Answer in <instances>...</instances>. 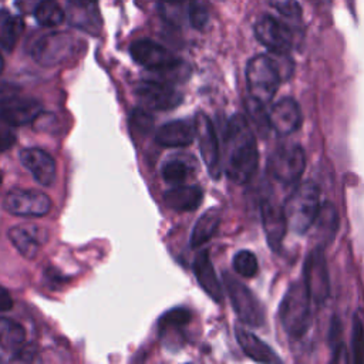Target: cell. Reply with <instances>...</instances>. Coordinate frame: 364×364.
<instances>
[{
	"label": "cell",
	"mask_w": 364,
	"mask_h": 364,
	"mask_svg": "<svg viewBox=\"0 0 364 364\" xmlns=\"http://www.w3.org/2000/svg\"><path fill=\"white\" fill-rule=\"evenodd\" d=\"M259 152L256 138L242 114L229 118L225 129V172L235 183H246L256 172Z\"/></svg>",
	"instance_id": "obj_1"
},
{
	"label": "cell",
	"mask_w": 364,
	"mask_h": 364,
	"mask_svg": "<svg viewBox=\"0 0 364 364\" xmlns=\"http://www.w3.org/2000/svg\"><path fill=\"white\" fill-rule=\"evenodd\" d=\"M129 53L135 63L159 75V78L154 80L171 82L188 77L186 64L154 40L141 38L134 41L129 47Z\"/></svg>",
	"instance_id": "obj_2"
},
{
	"label": "cell",
	"mask_w": 364,
	"mask_h": 364,
	"mask_svg": "<svg viewBox=\"0 0 364 364\" xmlns=\"http://www.w3.org/2000/svg\"><path fill=\"white\" fill-rule=\"evenodd\" d=\"M287 226L299 233H306L314 223L320 209V189L309 181L299 183L283 205Z\"/></svg>",
	"instance_id": "obj_3"
},
{
	"label": "cell",
	"mask_w": 364,
	"mask_h": 364,
	"mask_svg": "<svg viewBox=\"0 0 364 364\" xmlns=\"http://www.w3.org/2000/svg\"><path fill=\"white\" fill-rule=\"evenodd\" d=\"M283 78L279 63L266 54H257L246 65V82L252 98L267 105Z\"/></svg>",
	"instance_id": "obj_4"
},
{
	"label": "cell",
	"mask_w": 364,
	"mask_h": 364,
	"mask_svg": "<svg viewBox=\"0 0 364 364\" xmlns=\"http://www.w3.org/2000/svg\"><path fill=\"white\" fill-rule=\"evenodd\" d=\"M310 296L303 282L293 283L280 303L279 317L283 328L291 337H301L310 327Z\"/></svg>",
	"instance_id": "obj_5"
},
{
	"label": "cell",
	"mask_w": 364,
	"mask_h": 364,
	"mask_svg": "<svg viewBox=\"0 0 364 364\" xmlns=\"http://www.w3.org/2000/svg\"><path fill=\"white\" fill-rule=\"evenodd\" d=\"M306 168V154L300 145H280L267 158V173L283 185H294Z\"/></svg>",
	"instance_id": "obj_6"
},
{
	"label": "cell",
	"mask_w": 364,
	"mask_h": 364,
	"mask_svg": "<svg viewBox=\"0 0 364 364\" xmlns=\"http://www.w3.org/2000/svg\"><path fill=\"white\" fill-rule=\"evenodd\" d=\"M223 283L237 317L247 326L260 327L264 323V310L252 290L229 273L223 274Z\"/></svg>",
	"instance_id": "obj_7"
},
{
	"label": "cell",
	"mask_w": 364,
	"mask_h": 364,
	"mask_svg": "<svg viewBox=\"0 0 364 364\" xmlns=\"http://www.w3.org/2000/svg\"><path fill=\"white\" fill-rule=\"evenodd\" d=\"M303 283L314 303L320 304L327 300L330 294V276L326 255L320 245L306 257L303 266Z\"/></svg>",
	"instance_id": "obj_8"
},
{
	"label": "cell",
	"mask_w": 364,
	"mask_h": 364,
	"mask_svg": "<svg viewBox=\"0 0 364 364\" xmlns=\"http://www.w3.org/2000/svg\"><path fill=\"white\" fill-rule=\"evenodd\" d=\"M195 129L199 141V151L202 161L213 179H219L222 173L220 164V149L219 141L215 131V127L208 115L203 112H198L195 117Z\"/></svg>",
	"instance_id": "obj_9"
},
{
	"label": "cell",
	"mask_w": 364,
	"mask_h": 364,
	"mask_svg": "<svg viewBox=\"0 0 364 364\" xmlns=\"http://www.w3.org/2000/svg\"><path fill=\"white\" fill-rule=\"evenodd\" d=\"M136 97L151 109L168 111L182 102V92L169 82L159 80H142L135 85Z\"/></svg>",
	"instance_id": "obj_10"
},
{
	"label": "cell",
	"mask_w": 364,
	"mask_h": 364,
	"mask_svg": "<svg viewBox=\"0 0 364 364\" xmlns=\"http://www.w3.org/2000/svg\"><path fill=\"white\" fill-rule=\"evenodd\" d=\"M255 37L270 53L286 55L293 44V36L287 26L272 16H262L255 24Z\"/></svg>",
	"instance_id": "obj_11"
},
{
	"label": "cell",
	"mask_w": 364,
	"mask_h": 364,
	"mask_svg": "<svg viewBox=\"0 0 364 364\" xmlns=\"http://www.w3.org/2000/svg\"><path fill=\"white\" fill-rule=\"evenodd\" d=\"M4 209L17 216L40 218L50 212V198L36 189H11L4 198Z\"/></svg>",
	"instance_id": "obj_12"
},
{
	"label": "cell",
	"mask_w": 364,
	"mask_h": 364,
	"mask_svg": "<svg viewBox=\"0 0 364 364\" xmlns=\"http://www.w3.org/2000/svg\"><path fill=\"white\" fill-rule=\"evenodd\" d=\"M74 53V38L64 33L47 34L33 46L31 55L41 65H55Z\"/></svg>",
	"instance_id": "obj_13"
},
{
	"label": "cell",
	"mask_w": 364,
	"mask_h": 364,
	"mask_svg": "<svg viewBox=\"0 0 364 364\" xmlns=\"http://www.w3.org/2000/svg\"><path fill=\"white\" fill-rule=\"evenodd\" d=\"M262 225L272 250L279 252L282 247L283 237L287 230V220L284 216V209L282 205L276 203L272 198H266L260 205Z\"/></svg>",
	"instance_id": "obj_14"
},
{
	"label": "cell",
	"mask_w": 364,
	"mask_h": 364,
	"mask_svg": "<svg viewBox=\"0 0 364 364\" xmlns=\"http://www.w3.org/2000/svg\"><path fill=\"white\" fill-rule=\"evenodd\" d=\"M41 114L40 101L28 97H13L0 105V119L13 125L21 127L33 122Z\"/></svg>",
	"instance_id": "obj_15"
},
{
	"label": "cell",
	"mask_w": 364,
	"mask_h": 364,
	"mask_svg": "<svg viewBox=\"0 0 364 364\" xmlns=\"http://www.w3.org/2000/svg\"><path fill=\"white\" fill-rule=\"evenodd\" d=\"M270 127L280 135H289L300 128L301 109L299 102L291 97L279 100L269 112Z\"/></svg>",
	"instance_id": "obj_16"
},
{
	"label": "cell",
	"mask_w": 364,
	"mask_h": 364,
	"mask_svg": "<svg viewBox=\"0 0 364 364\" xmlns=\"http://www.w3.org/2000/svg\"><path fill=\"white\" fill-rule=\"evenodd\" d=\"M20 161L40 185L50 186L55 181V161L46 151L40 148L21 149Z\"/></svg>",
	"instance_id": "obj_17"
},
{
	"label": "cell",
	"mask_w": 364,
	"mask_h": 364,
	"mask_svg": "<svg viewBox=\"0 0 364 364\" xmlns=\"http://www.w3.org/2000/svg\"><path fill=\"white\" fill-rule=\"evenodd\" d=\"M196 136L195 122L186 119H175L164 124L155 135L158 145L165 148H181L188 146Z\"/></svg>",
	"instance_id": "obj_18"
},
{
	"label": "cell",
	"mask_w": 364,
	"mask_h": 364,
	"mask_svg": "<svg viewBox=\"0 0 364 364\" xmlns=\"http://www.w3.org/2000/svg\"><path fill=\"white\" fill-rule=\"evenodd\" d=\"M193 272L195 277L199 283V286L203 289V291L216 303H220L223 299V291L220 282L216 276L215 267L210 262L208 250H202L196 255L193 262Z\"/></svg>",
	"instance_id": "obj_19"
},
{
	"label": "cell",
	"mask_w": 364,
	"mask_h": 364,
	"mask_svg": "<svg viewBox=\"0 0 364 364\" xmlns=\"http://www.w3.org/2000/svg\"><path fill=\"white\" fill-rule=\"evenodd\" d=\"M235 334H236V340H237L240 348L252 360H255L257 363H269V364L282 361L280 357H277V354L263 340H260L256 334H253L242 327H236Z\"/></svg>",
	"instance_id": "obj_20"
},
{
	"label": "cell",
	"mask_w": 364,
	"mask_h": 364,
	"mask_svg": "<svg viewBox=\"0 0 364 364\" xmlns=\"http://www.w3.org/2000/svg\"><path fill=\"white\" fill-rule=\"evenodd\" d=\"M203 193L198 186H176L164 195L165 203L176 212L195 210L202 202Z\"/></svg>",
	"instance_id": "obj_21"
},
{
	"label": "cell",
	"mask_w": 364,
	"mask_h": 364,
	"mask_svg": "<svg viewBox=\"0 0 364 364\" xmlns=\"http://www.w3.org/2000/svg\"><path fill=\"white\" fill-rule=\"evenodd\" d=\"M10 242L26 259H33L40 250V230L36 226H13L7 232Z\"/></svg>",
	"instance_id": "obj_22"
},
{
	"label": "cell",
	"mask_w": 364,
	"mask_h": 364,
	"mask_svg": "<svg viewBox=\"0 0 364 364\" xmlns=\"http://www.w3.org/2000/svg\"><path fill=\"white\" fill-rule=\"evenodd\" d=\"M220 223V210L218 208H210L202 213V216L196 220L192 235H191V247L198 249L215 235L218 226Z\"/></svg>",
	"instance_id": "obj_23"
},
{
	"label": "cell",
	"mask_w": 364,
	"mask_h": 364,
	"mask_svg": "<svg viewBox=\"0 0 364 364\" xmlns=\"http://www.w3.org/2000/svg\"><path fill=\"white\" fill-rule=\"evenodd\" d=\"M24 28L23 18L10 13L6 9H0V47L11 51L17 44Z\"/></svg>",
	"instance_id": "obj_24"
},
{
	"label": "cell",
	"mask_w": 364,
	"mask_h": 364,
	"mask_svg": "<svg viewBox=\"0 0 364 364\" xmlns=\"http://www.w3.org/2000/svg\"><path fill=\"white\" fill-rule=\"evenodd\" d=\"M313 226H316V235L318 236L320 243L323 242V245H327L331 242L338 226V215L333 203L326 202L320 205Z\"/></svg>",
	"instance_id": "obj_25"
},
{
	"label": "cell",
	"mask_w": 364,
	"mask_h": 364,
	"mask_svg": "<svg viewBox=\"0 0 364 364\" xmlns=\"http://www.w3.org/2000/svg\"><path fill=\"white\" fill-rule=\"evenodd\" d=\"M26 343V330L24 327L9 318L0 317V346L9 351H20Z\"/></svg>",
	"instance_id": "obj_26"
},
{
	"label": "cell",
	"mask_w": 364,
	"mask_h": 364,
	"mask_svg": "<svg viewBox=\"0 0 364 364\" xmlns=\"http://www.w3.org/2000/svg\"><path fill=\"white\" fill-rule=\"evenodd\" d=\"M34 18L43 27H55L63 23L64 11L55 0H41L34 10Z\"/></svg>",
	"instance_id": "obj_27"
},
{
	"label": "cell",
	"mask_w": 364,
	"mask_h": 364,
	"mask_svg": "<svg viewBox=\"0 0 364 364\" xmlns=\"http://www.w3.org/2000/svg\"><path fill=\"white\" fill-rule=\"evenodd\" d=\"M191 321V311L183 307H175L166 311L159 320V333L166 336L171 331H179Z\"/></svg>",
	"instance_id": "obj_28"
},
{
	"label": "cell",
	"mask_w": 364,
	"mask_h": 364,
	"mask_svg": "<svg viewBox=\"0 0 364 364\" xmlns=\"http://www.w3.org/2000/svg\"><path fill=\"white\" fill-rule=\"evenodd\" d=\"M246 107V112L249 114L250 121L255 124L256 129L260 134H266L272 127H270V121H269V114L266 112V105L259 102L257 100L249 97L245 102Z\"/></svg>",
	"instance_id": "obj_29"
},
{
	"label": "cell",
	"mask_w": 364,
	"mask_h": 364,
	"mask_svg": "<svg viewBox=\"0 0 364 364\" xmlns=\"http://www.w3.org/2000/svg\"><path fill=\"white\" fill-rule=\"evenodd\" d=\"M233 269L243 277H253L259 270L257 259L250 250H240L233 256Z\"/></svg>",
	"instance_id": "obj_30"
},
{
	"label": "cell",
	"mask_w": 364,
	"mask_h": 364,
	"mask_svg": "<svg viewBox=\"0 0 364 364\" xmlns=\"http://www.w3.org/2000/svg\"><path fill=\"white\" fill-rule=\"evenodd\" d=\"M341 324L338 321L337 317L333 318L331 324H330V344H331V348H333V361L334 363H346L348 361V357H347V353H346V347L343 344V336H341Z\"/></svg>",
	"instance_id": "obj_31"
},
{
	"label": "cell",
	"mask_w": 364,
	"mask_h": 364,
	"mask_svg": "<svg viewBox=\"0 0 364 364\" xmlns=\"http://www.w3.org/2000/svg\"><path fill=\"white\" fill-rule=\"evenodd\" d=\"M353 361L357 364L364 363V323L358 314L353 317V333H351Z\"/></svg>",
	"instance_id": "obj_32"
},
{
	"label": "cell",
	"mask_w": 364,
	"mask_h": 364,
	"mask_svg": "<svg viewBox=\"0 0 364 364\" xmlns=\"http://www.w3.org/2000/svg\"><path fill=\"white\" fill-rule=\"evenodd\" d=\"M189 168L181 159H171L162 166V178L169 183H181L188 178Z\"/></svg>",
	"instance_id": "obj_33"
},
{
	"label": "cell",
	"mask_w": 364,
	"mask_h": 364,
	"mask_svg": "<svg viewBox=\"0 0 364 364\" xmlns=\"http://www.w3.org/2000/svg\"><path fill=\"white\" fill-rule=\"evenodd\" d=\"M188 18H189V23L192 27H195L196 30H202L208 24V20H209L208 9L200 3L192 1L188 9Z\"/></svg>",
	"instance_id": "obj_34"
},
{
	"label": "cell",
	"mask_w": 364,
	"mask_h": 364,
	"mask_svg": "<svg viewBox=\"0 0 364 364\" xmlns=\"http://www.w3.org/2000/svg\"><path fill=\"white\" fill-rule=\"evenodd\" d=\"M131 121H132V125L134 128H136L139 132L145 134L148 131L152 129V125H154V118L149 112H146L145 109L142 108H135L131 114Z\"/></svg>",
	"instance_id": "obj_35"
},
{
	"label": "cell",
	"mask_w": 364,
	"mask_h": 364,
	"mask_svg": "<svg viewBox=\"0 0 364 364\" xmlns=\"http://www.w3.org/2000/svg\"><path fill=\"white\" fill-rule=\"evenodd\" d=\"M270 4L282 14L290 18L301 16V7L296 0H269Z\"/></svg>",
	"instance_id": "obj_36"
},
{
	"label": "cell",
	"mask_w": 364,
	"mask_h": 364,
	"mask_svg": "<svg viewBox=\"0 0 364 364\" xmlns=\"http://www.w3.org/2000/svg\"><path fill=\"white\" fill-rule=\"evenodd\" d=\"M14 127L0 119V152L10 149L16 142V132Z\"/></svg>",
	"instance_id": "obj_37"
},
{
	"label": "cell",
	"mask_w": 364,
	"mask_h": 364,
	"mask_svg": "<svg viewBox=\"0 0 364 364\" xmlns=\"http://www.w3.org/2000/svg\"><path fill=\"white\" fill-rule=\"evenodd\" d=\"M18 87L13 82L0 81V105L18 94Z\"/></svg>",
	"instance_id": "obj_38"
},
{
	"label": "cell",
	"mask_w": 364,
	"mask_h": 364,
	"mask_svg": "<svg viewBox=\"0 0 364 364\" xmlns=\"http://www.w3.org/2000/svg\"><path fill=\"white\" fill-rule=\"evenodd\" d=\"M11 307H13V300L10 293L3 286H0V311H7Z\"/></svg>",
	"instance_id": "obj_39"
},
{
	"label": "cell",
	"mask_w": 364,
	"mask_h": 364,
	"mask_svg": "<svg viewBox=\"0 0 364 364\" xmlns=\"http://www.w3.org/2000/svg\"><path fill=\"white\" fill-rule=\"evenodd\" d=\"M74 1L80 6H88V4H94L97 0H74Z\"/></svg>",
	"instance_id": "obj_40"
},
{
	"label": "cell",
	"mask_w": 364,
	"mask_h": 364,
	"mask_svg": "<svg viewBox=\"0 0 364 364\" xmlns=\"http://www.w3.org/2000/svg\"><path fill=\"white\" fill-rule=\"evenodd\" d=\"M164 3H168V4H178V3H182V1H189V0H162Z\"/></svg>",
	"instance_id": "obj_41"
},
{
	"label": "cell",
	"mask_w": 364,
	"mask_h": 364,
	"mask_svg": "<svg viewBox=\"0 0 364 364\" xmlns=\"http://www.w3.org/2000/svg\"><path fill=\"white\" fill-rule=\"evenodd\" d=\"M3 67H4V60H3V57H1V54H0V73L3 71Z\"/></svg>",
	"instance_id": "obj_42"
},
{
	"label": "cell",
	"mask_w": 364,
	"mask_h": 364,
	"mask_svg": "<svg viewBox=\"0 0 364 364\" xmlns=\"http://www.w3.org/2000/svg\"><path fill=\"white\" fill-rule=\"evenodd\" d=\"M1 181H3V176H1V172H0V185H1Z\"/></svg>",
	"instance_id": "obj_43"
}]
</instances>
